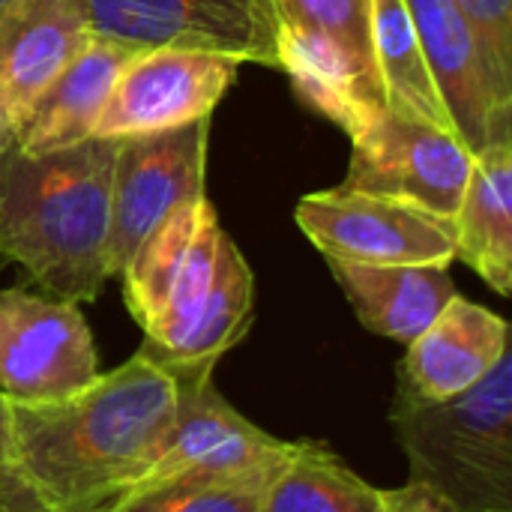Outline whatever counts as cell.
<instances>
[{
    "label": "cell",
    "instance_id": "obj_1",
    "mask_svg": "<svg viewBox=\"0 0 512 512\" xmlns=\"http://www.w3.org/2000/svg\"><path fill=\"white\" fill-rule=\"evenodd\" d=\"M177 378L144 351L54 402L6 396L12 474L51 512H99L174 411Z\"/></svg>",
    "mask_w": 512,
    "mask_h": 512
},
{
    "label": "cell",
    "instance_id": "obj_2",
    "mask_svg": "<svg viewBox=\"0 0 512 512\" xmlns=\"http://www.w3.org/2000/svg\"><path fill=\"white\" fill-rule=\"evenodd\" d=\"M114 138L24 153L0 150V255L66 303H93L105 285Z\"/></svg>",
    "mask_w": 512,
    "mask_h": 512
},
{
    "label": "cell",
    "instance_id": "obj_3",
    "mask_svg": "<svg viewBox=\"0 0 512 512\" xmlns=\"http://www.w3.org/2000/svg\"><path fill=\"white\" fill-rule=\"evenodd\" d=\"M393 435L408 459V483L456 512H512V354L471 390L426 402L396 390Z\"/></svg>",
    "mask_w": 512,
    "mask_h": 512
},
{
    "label": "cell",
    "instance_id": "obj_4",
    "mask_svg": "<svg viewBox=\"0 0 512 512\" xmlns=\"http://www.w3.org/2000/svg\"><path fill=\"white\" fill-rule=\"evenodd\" d=\"M93 36L147 48H195L279 69L270 0H78Z\"/></svg>",
    "mask_w": 512,
    "mask_h": 512
},
{
    "label": "cell",
    "instance_id": "obj_5",
    "mask_svg": "<svg viewBox=\"0 0 512 512\" xmlns=\"http://www.w3.org/2000/svg\"><path fill=\"white\" fill-rule=\"evenodd\" d=\"M210 117L177 129L117 138L105 267L120 276L135 249L183 204L204 195Z\"/></svg>",
    "mask_w": 512,
    "mask_h": 512
},
{
    "label": "cell",
    "instance_id": "obj_6",
    "mask_svg": "<svg viewBox=\"0 0 512 512\" xmlns=\"http://www.w3.org/2000/svg\"><path fill=\"white\" fill-rule=\"evenodd\" d=\"M345 192L378 195L453 219L468 186L474 153L444 126L381 108L354 138Z\"/></svg>",
    "mask_w": 512,
    "mask_h": 512
},
{
    "label": "cell",
    "instance_id": "obj_7",
    "mask_svg": "<svg viewBox=\"0 0 512 512\" xmlns=\"http://www.w3.org/2000/svg\"><path fill=\"white\" fill-rule=\"evenodd\" d=\"M294 219L327 261L396 267L456 261L453 219L363 192L324 189L300 198Z\"/></svg>",
    "mask_w": 512,
    "mask_h": 512
},
{
    "label": "cell",
    "instance_id": "obj_8",
    "mask_svg": "<svg viewBox=\"0 0 512 512\" xmlns=\"http://www.w3.org/2000/svg\"><path fill=\"white\" fill-rule=\"evenodd\" d=\"M99 378L96 345L75 303L21 288L0 291V393L54 402Z\"/></svg>",
    "mask_w": 512,
    "mask_h": 512
},
{
    "label": "cell",
    "instance_id": "obj_9",
    "mask_svg": "<svg viewBox=\"0 0 512 512\" xmlns=\"http://www.w3.org/2000/svg\"><path fill=\"white\" fill-rule=\"evenodd\" d=\"M243 60L195 48L135 51L120 69L93 138H132L207 120Z\"/></svg>",
    "mask_w": 512,
    "mask_h": 512
},
{
    "label": "cell",
    "instance_id": "obj_10",
    "mask_svg": "<svg viewBox=\"0 0 512 512\" xmlns=\"http://www.w3.org/2000/svg\"><path fill=\"white\" fill-rule=\"evenodd\" d=\"M405 6L450 132L474 156L495 141H512V114L495 105L483 51L459 6L453 0H405Z\"/></svg>",
    "mask_w": 512,
    "mask_h": 512
},
{
    "label": "cell",
    "instance_id": "obj_11",
    "mask_svg": "<svg viewBox=\"0 0 512 512\" xmlns=\"http://www.w3.org/2000/svg\"><path fill=\"white\" fill-rule=\"evenodd\" d=\"M507 351V321L456 294L441 315L414 342H408L396 390L426 402L453 399L480 384Z\"/></svg>",
    "mask_w": 512,
    "mask_h": 512
},
{
    "label": "cell",
    "instance_id": "obj_12",
    "mask_svg": "<svg viewBox=\"0 0 512 512\" xmlns=\"http://www.w3.org/2000/svg\"><path fill=\"white\" fill-rule=\"evenodd\" d=\"M291 453V441L252 426L213 459L186 468L105 512H258L261 492Z\"/></svg>",
    "mask_w": 512,
    "mask_h": 512
},
{
    "label": "cell",
    "instance_id": "obj_13",
    "mask_svg": "<svg viewBox=\"0 0 512 512\" xmlns=\"http://www.w3.org/2000/svg\"><path fill=\"white\" fill-rule=\"evenodd\" d=\"M135 48L93 36L57 78L9 123V141L36 156L93 138L108 93Z\"/></svg>",
    "mask_w": 512,
    "mask_h": 512
},
{
    "label": "cell",
    "instance_id": "obj_14",
    "mask_svg": "<svg viewBox=\"0 0 512 512\" xmlns=\"http://www.w3.org/2000/svg\"><path fill=\"white\" fill-rule=\"evenodd\" d=\"M171 372L177 378V399H174V411L168 423L144 450V456L129 471L123 486L99 512L186 468H195L213 459L225 444H231L234 438H240L243 432L255 426L219 393V387L213 384L210 366H186V369H171Z\"/></svg>",
    "mask_w": 512,
    "mask_h": 512
},
{
    "label": "cell",
    "instance_id": "obj_15",
    "mask_svg": "<svg viewBox=\"0 0 512 512\" xmlns=\"http://www.w3.org/2000/svg\"><path fill=\"white\" fill-rule=\"evenodd\" d=\"M90 42L78 0L0 3V111L12 123Z\"/></svg>",
    "mask_w": 512,
    "mask_h": 512
},
{
    "label": "cell",
    "instance_id": "obj_16",
    "mask_svg": "<svg viewBox=\"0 0 512 512\" xmlns=\"http://www.w3.org/2000/svg\"><path fill=\"white\" fill-rule=\"evenodd\" d=\"M327 264L360 324L369 333H378L402 345L414 342L459 294L450 267L444 264Z\"/></svg>",
    "mask_w": 512,
    "mask_h": 512
},
{
    "label": "cell",
    "instance_id": "obj_17",
    "mask_svg": "<svg viewBox=\"0 0 512 512\" xmlns=\"http://www.w3.org/2000/svg\"><path fill=\"white\" fill-rule=\"evenodd\" d=\"M456 258L492 291L512 294V141H495L474 156L468 186L453 216Z\"/></svg>",
    "mask_w": 512,
    "mask_h": 512
},
{
    "label": "cell",
    "instance_id": "obj_18",
    "mask_svg": "<svg viewBox=\"0 0 512 512\" xmlns=\"http://www.w3.org/2000/svg\"><path fill=\"white\" fill-rule=\"evenodd\" d=\"M384 489L357 477L318 441H291V453L261 492L258 512H381Z\"/></svg>",
    "mask_w": 512,
    "mask_h": 512
},
{
    "label": "cell",
    "instance_id": "obj_19",
    "mask_svg": "<svg viewBox=\"0 0 512 512\" xmlns=\"http://www.w3.org/2000/svg\"><path fill=\"white\" fill-rule=\"evenodd\" d=\"M372 51L384 108L450 129L405 0H372Z\"/></svg>",
    "mask_w": 512,
    "mask_h": 512
},
{
    "label": "cell",
    "instance_id": "obj_20",
    "mask_svg": "<svg viewBox=\"0 0 512 512\" xmlns=\"http://www.w3.org/2000/svg\"><path fill=\"white\" fill-rule=\"evenodd\" d=\"M276 24L306 33L333 48L384 105L375 51H372V0H270Z\"/></svg>",
    "mask_w": 512,
    "mask_h": 512
},
{
    "label": "cell",
    "instance_id": "obj_21",
    "mask_svg": "<svg viewBox=\"0 0 512 512\" xmlns=\"http://www.w3.org/2000/svg\"><path fill=\"white\" fill-rule=\"evenodd\" d=\"M486 60L495 105L512 114V0H453Z\"/></svg>",
    "mask_w": 512,
    "mask_h": 512
},
{
    "label": "cell",
    "instance_id": "obj_22",
    "mask_svg": "<svg viewBox=\"0 0 512 512\" xmlns=\"http://www.w3.org/2000/svg\"><path fill=\"white\" fill-rule=\"evenodd\" d=\"M381 512H456L447 501H441L435 492L405 483L399 489H384V510Z\"/></svg>",
    "mask_w": 512,
    "mask_h": 512
},
{
    "label": "cell",
    "instance_id": "obj_23",
    "mask_svg": "<svg viewBox=\"0 0 512 512\" xmlns=\"http://www.w3.org/2000/svg\"><path fill=\"white\" fill-rule=\"evenodd\" d=\"M0 512H51L45 507H39L30 492L15 480V474L0 480Z\"/></svg>",
    "mask_w": 512,
    "mask_h": 512
},
{
    "label": "cell",
    "instance_id": "obj_24",
    "mask_svg": "<svg viewBox=\"0 0 512 512\" xmlns=\"http://www.w3.org/2000/svg\"><path fill=\"white\" fill-rule=\"evenodd\" d=\"M12 474V450H9V420H6V396L0 393V480Z\"/></svg>",
    "mask_w": 512,
    "mask_h": 512
},
{
    "label": "cell",
    "instance_id": "obj_25",
    "mask_svg": "<svg viewBox=\"0 0 512 512\" xmlns=\"http://www.w3.org/2000/svg\"><path fill=\"white\" fill-rule=\"evenodd\" d=\"M6 141H9V123H6V117H3V111H0V150H3Z\"/></svg>",
    "mask_w": 512,
    "mask_h": 512
},
{
    "label": "cell",
    "instance_id": "obj_26",
    "mask_svg": "<svg viewBox=\"0 0 512 512\" xmlns=\"http://www.w3.org/2000/svg\"><path fill=\"white\" fill-rule=\"evenodd\" d=\"M0 3H3V0H0Z\"/></svg>",
    "mask_w": 512,
    "mask_h": 512
}]
</instances>
